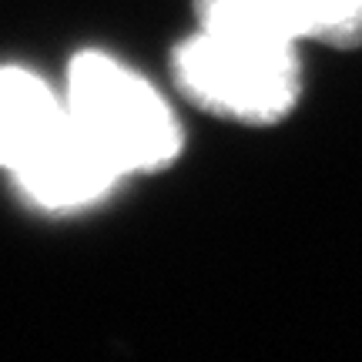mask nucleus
I'll use <instances>...</instances> for the list:
<instances>
[{
	"label": "nucleus",
	"mask_w": 362,
	"mask_h": 362,
	"mask_svg": "<svg viewBox=\"0 0 362 362\" xmlns=\"http://www.w3.org/2000/svg\"><path fill=\"white\" fill-rule=\"evenodd\" d=\"M178 90L208 115L242 124H279L302 94V67L296 44L198 30L181 40L171 57Z\"/></svg>",
	"instance_id": "1"
},
{
	"label": "nucleus",
	"mask_w": 362,
	"mask_h": 362,
	"mask_svg": "<svg viewBox=\"0 0 362 362\" xmlns=\"http://www.w3.org/2000/svg\"><path fill=\"white\" fill-rule=\"evenodd\" d=\"M64 107L121 175L161 171L181 151L178 121L161 94L107 54L74 57Z\"/></svg>",
	"instance_id": "2"
},
{
	"label": "nucleus",
	"mask_w": 362,
	"mask_h": 362,
	"mask_svg": "<svg viewBox=\"0 0 362 362\" xmlns=\"http://www.w3.org/2000/svg\"><path fill=\"white\" fill-rule=\"evenodd\" d=\"M194 13L205 30L362 47V0H194Z\"/></svg>",
	"instance_id": "3"
},
{
	"label": "nucleus",
	"mask_w": 362,
	"mask_h": 362,
	"mask_svg": "<svg viewBox=\"0 0 362 362\" xmlns=\"http://www.w3.org/2000/svg\"><path fill=\"white\" fill-rule=\"evenodd\" d=\"M13 178L37 205L61 211L107 194L121 178V168L71 121V115H64L57 131L13 171Z\"/></svg>",
	"instance_id": "4"
},
{
	"label": "nucleus",
	"mask_w": 362,
	"mask_h": 362,
	"mask_svg": "<svg viewBox=\"0 0 362 362\" xmlns=\"http://www.w3.org/2000/svg\"><path fill=\"white\" fill-rule=\"evenodd\" d=\"M64 101L27 71H0V168L17 171L64 121Z\"/></svg>",
	"instance_id": "5"
}]
</instances>
